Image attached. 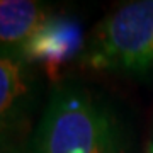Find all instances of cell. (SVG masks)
<instances>
[{"label": "cell", "mask_w": 153, "mask_h": 153, "mask_svg": "<svg viewBox=\"0 0 153 153\" xmlns=\"http://www.w3.org/2000/svg\"><path fill=\"white\" fill-rule=\"evenodd\" d=\"M24 153H129V143L107 99L65 82L51 90Z\"/></svg>", "instance_id": "6da1fadb"}, {"label": "cell", "mask_w": 153, "mask_h": 153, "mask_svg": "<svg viewBox=\"0 0 153 153\" xmlns=\"http://www.w3.org/2000/svg\"><path fill=\"white\" fill-rule=\"evenodd\" d=\"M76 61L88 70L153 80V0L111 10L90 31Z\"/></svg>", "instance_id": "7a4b0ae2"}, {"label": "cell", "mask_w": 153, "mask_h": 153, "mask_svg": "<svg viewBox=\"0 0 153 153\" xmlns=\"http://www.w3.org/2000/svg\"><path fill=\"white\" fill-rule=\"evenodd\" d=\"M36 71L19 46H0V133L26 128Z\"/></svg>", "instance_id": "3957f363"}, {"label": "cell", "mask_w": 153, "mask_h": 153, "mask_svg": "<svg viewBox=\"0 0 153 153\" xmlns=\"http://www.w3.org/2000/svg\"><path fill=\"white\" fill-rule=\"evenodd\" d=\"M85 39L80 24L68 17L51 16L19 48L31 65H43L49 75H56L61 65L80 58Z\"/></svg>", "instance_id": "277c9868"}, {"label": "cell", "mask_w": 153, "mask_h": 153, "mask_svg": "<svg viewBox=\"0 0 153 153\" xmlns=\"http://www.w3.org/2000/svg\"><path fill=\"white\" fill-rule=\"evenodd\" d=\"M51 17L34 0H0V46H21Z\"/></svg>", "instance_id": "5b68a950"}, {"label": "cell", "mask_w": 153, "mask_h": 153, "mask_svg": "<svg viewBox=\"0 0 153 153\" xmlns=\"http://www.w3.org/2000/svg\"><path fill=\"white\" fill-rule=\"evenodd\" d=\"M24 134H26V128L0 133V153H24L27 141L24 140Z\"/></svg>", "instance_id": "8992f818"}, {"label": "cell", "mask_w": 153, "mask_h": 153, "mask_svg": "<svg viewBox=\"0 0 153 153\" xmlns=\"http://www.w3.org/2000/svg\"><path fill=\"white\" fill-rule=\"evenodd\" d=\"M145 153H153V126H152V131H150V136H148V140H146Z\"/></svg>", "instance_id": "52a82bcc"}]
</instances>
